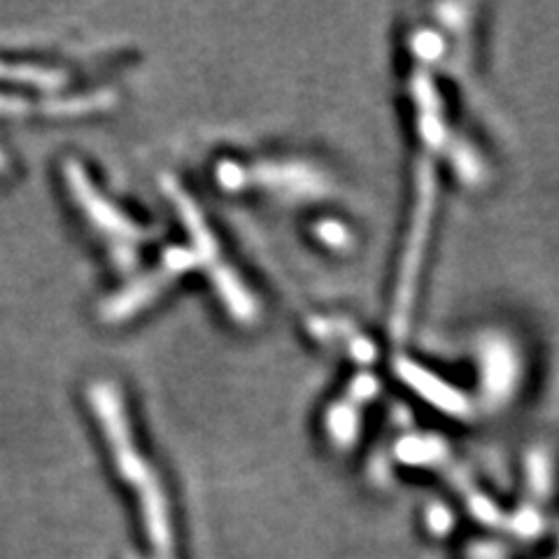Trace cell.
<instances>
[{
    "instance_id": "obj_5",
    "label": "cell",
    "mask_w": 559,
    "mask_h": 559,
    "mask_svg": "<svg viewBox=\"0 0 559 559\" xmlns=\"http://www.w3.org/2000/svg\"><path fill=\"white\" fill-rule=\"evenodd\" d=\"M117 103L115 92H90L75 96H57L45 100H28L24 96L0 94V117H28V115H49V117H75L92 115L98 110H108Z\"/></svg>"
},
{
    "instance_id": "obj_4",
    "label": "cell",
    "mask_w": 559,
    "mask_h": 559,
    "mask_svg": "<svg viewBox=\"0 0 559 559\" xmlns=\"http://www.w3.org/2000/svg\"><path fill=\"white\" fill-rule=\"evenodd\" d=\"M63 175H66L70 194L78 199V203L86 213V217H90L105 236H110V238L117 240L115 242V254L121 259V264H131L133 257H135L133 245H138V240H143L147 234L143 229H138L133 222H129L124 215L119 213L117 207H112L108 201H105L98 194L78 162H66Z\"/></svg>"
},
{
    "instance_id": "obj_6",
    "label": "cell",
    "mask_w": 559,
    "mask_h": 559,
    "mask_svg": "<svg viewBox=\"0 0 559 559\" xmlns=\"http://www.w3.org/2000/svg\"><path fill=\"white\" fill-rule=\"evenodd\" d=\"M378 392H380V384H378L376 376L366 373V371L355 376L353 382L347 384L345 394L326 413L324 427H326L331 439L341 445L353 441L361 429L364 411L369 408L371 401H376Z\"/></svg>"
},
{
    "instance_id": "obj_2",
    "label": "cell",
    "mask_w": 559,
    "mask_h": 559,
    "mask_svg": "<svg viewBox=\"0 0 559 559\" xmlns=\"http://www.w3.org/2000/svg\"><path fill=\"white\" fill-rule=\"evenodd\" d=\"M164 189H166V194L175 201V205H178L187 231L197 242V252L185 250V248H170L164 254L159 269L105 304L103 318L108 322H119V320L129 318L131 312L143 308L147 301H152L154 296L159 294L166 285H170L175 277L191 271V269H197V266H203V269H207L210 277H213L222 301L226 304V308H229L234 318L242 324L254 322V318H257L254 296L248 292V287L240 283V277L234 273V269H229L226 266V261H222L217 240L213 234H210L197 203L185 194L178 182H166Z\"/></svg>"
},
{
    "instance_id": "obj_8",
    "label": "cell",
    "mask_w": 559,
    "mask_h": 559,
    "mask_svg": "<svg viewBox=\"0 0 559 559\" xmlns=\"http://www.w3.org/2000/svg\"><path fill=\"white\" fill-rule=\"evenodd\" d=\"M0 80L40 86V90H59V86H63L68 82V75L63 73V70H51V68H43V66L0 61Z\"/></svg>"
},
{
    "instance_id": "obj_7",
    "label": "cell",
    "mask_w": 559,
    "mask_h": 559,
    "mask_svg": "<svg viewBox=\"0 0 559 559\" xmlns=\"http://www.w3.org/2000/svg\"><path fill=\"white\" fill-rule=\"evenodd\" d=\"M219 180L229 187L250 185L266 180L271 187H292L301 194H320L324 187V178L320 173H314L304 166H280V168H264V170H245L234 166H219Z\"/></svg>"
},
{
    "instance_id": "obj_1",
    "label": "cell",
    "mask_w": 559,
    "mask_h": 559,
    "mask_svg": "<svg viewBox=\"0 0 559 559\" xmlns=\"http://www.w3.org/2000/svg\"><path fill=\"white\" fill-rule=\"evenodd\" d=\"M406 43L411 57L408 100L413 108L415 156L408 229L399 254L390 310V334L396 341L408 334L413 322L436 207H439L441 164L448 147V112L439 84V66L445 55L443 35L431 26H417L408 33Z\"/></svg>"
},
{
    "instance_id": "obj_3",
    "label": "cell",
    "mask_w": 559,
    "mask_h": 559,
    "mask_svg": "<svg viewBox=\"0 0 559 559\" xmlns=\"http://www.w3.org/2000/svg\"><path fill=\"white\" fill-rule=\"evenodd\" d=\"M90 399L96 406L105 436L110 439L112 454H115L121 476L138 487L140 499H143L154 544L162 550H168L170 548V524H168V515H166V501L162 495V487H159V483H156L152 468L145 464L143 457H140L135 445H133V436L129 431L124 406H121L117 388L110 382H96L90 388Z\"/></svg>"
}]
</instances>
